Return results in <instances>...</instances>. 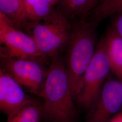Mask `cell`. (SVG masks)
<instances>
[{
  "instance_id": "obj_1",
  "label": "cell",
  "mask_w": 122,
  "mask_h": 122,
  "mask_svg": "<svg viewBox=\"0 0 122 122\" xmlns=\"http://www.w3.org/2000/svg\"><path fill=\"white\" fill-rule=\"evenodd\" d=\"M43 99V120L46 122H76L78 112L70 86L65 59L52 58L40 96Z\"/></svg>"
},
{
  "instance_id": "obj_2",
  "label": "cell",
  "mask_w": 122,
  "mask_h": 122,
  "mask_svg": "<svg viewBox=\"0 0 122 122\" xmlns=\"http://www.w3.org/2000/svg\"><path fill=\"white\" fill-rule=\"evenodd\" d=\"M97 26L86 16L79 18L73 23L64 59L75 100L80 92L83 76L96 51Z\"/></svg>"
},
{
  "instance_id": "obj_3",
  "label": "cell",
  "mask_w": 122,
  "mask_h": 122,
  "mask_svg": "<svg viewBox=\"0 0 122 122\" xmlns=\"http://www.w3.org/2000/svg\"><path fill=\"white\" fill-rule=\"evenodd\" d=\"M70 19L61 10L53 9L44 20L29 22L25 30L41 52L52 60L66 50L73 25Z\"/></svg>"
},
{
  "instance_id": "obj_4",
  "label": "cell",
  "mask_w": 122,
  "mask_h": 122,
  "mask_svg": "<svg viewBox=\"0 0 122 122\" xmlns=\"http://www.w3.org/2000/svg\"><path fill=\"white\" fill-rule=\"evenodd\" d=\"M111 71L103 37L97 44L92 61L83 76L82 86L75 101L83 109L90 110L96 102Z\"/></svg>"
},
{
  "instance_id": "obj_5",
  "label": "cell",
  "mask_w": 122,
  "mask_h": 122,
  "mask_svg": "<svg viewBox=\"0 0 122 122\" xmlns=\"http://www.w3.org/2000/svg\"><path fill=\"white\" fill-rule=\"evenodd\" d=\"M0 54L14 58L33 60L49 66L51 59L39 50L33 38L16 28L0 13Z\"/></svg>"
},
{
  "instance_id": "obj_6",
  "label": "cell",
  "mask_w": 122,
  "mask_h": 122,
  "mask_svg": "<svg viewBox=\"0 0 122 122\" xmlns=\"http://www.w3.org/2000/svg\"><path fill=\"white\" fill-rule=\"evenodd\" d=\"M0 56V68L10 74L26 92L40 97L48 75L47 65L39 61Z\"/></svg>"
},
{
  "instance_id": "obj_7",
  "label": "cell",
  "mask_w": 122,
  "mask_h": 122,
  "mask_svg": "<svg viewBox=\"0 0 122 122\" xmlns=\"http://www.w3.org/2000/svg\"><path fill=\"white\" fill-rule=\"evenodd\" d=\"M122 107V82L109 74L96 102L90 109L86 122H109Z\"/></svg>"
},
{
  "instance_id": "obj_8",
  "label": "cell",
  "mask_w": 122,
  "mask_h": 122,
  "mask_svg": "<svg viewBox=\"0 0 122 122\" xmlns=\"http://www.w3.org/2000/svg\"><path fill=\"white\" fill-rule=\"evenodd\" d=\"M25 89L5 71L0 69V110L7 118L31 99Z\"/></svg>"
},
{
  "instance_id": "obj_9",
  "label": "cell",
  "mask_w": 122,
  "mask_h": 122,
  "mask_svg": "<svg viewBox=\"0 0 122 122\" xmlns=\"http://www.w3.org/2000/svg\"><path fill=\"white\" fill-rule=\"evenodd\" d=\"M105 38L106 49L112 73L122 81V39L110 26Z\"/></svg>"
},
{
  "instance_id": "obj_10",
  "label": "cell",
  "mask_w": 122,
  "mask_h": 122,
  "mask_svg": "<svg viewBox=\"0 0 122 122\" xmlns=\"http://www.w3.org/2000/svg\"><path fill=\"white\" fill-rule=\"evenodd\" d=\"M0 13L21 30H26L28 25L23 0H0Z\"/></svg>"
},
{
  "instance_id": "obj_11",
  "label": "cell",
  "mask_w": 122,
  "mask_h": 122,
  "mask_svg": "<svg viewBox=\"0 0 122 122\" xmlns=\"http://www.w3.org/2000/svg\"><path fill=\"white\" fill-rule=\"evenodd\" d=\"M42 120L43 104L32 98L7 118L6 122H41Z\"/></svg>"
},
{
  "instance_id": "obj_12",
  "label": "cell",
  "mask_w": 122,
  "mask_h": 122,
  "mask_svg": "<svg viewBox=\"0 0 122 122\" xmlns=\"http://www.w3.org/2000/svg\"><path fill=\"white\" fill-rule=\"evenodd\" d=\"M122 11V0H103L87 15L97 26L103 20Z\"/></svg>"
},
{
  "instance_id": "obj_13",
  "label": "cell",
  "mask_w": 122,
  "mask_h": 122,
  "mask_svg": "<svg viewBox=\"0 0 122 122\" xmlns=\"http://www.w3.org/2000/svg\"><path fill=\"white\" fill-rule=\"evenodd\" d=\"M23 3L28 22L42 20L53 10V6L46 0H23Z\"/></svg>"
},
{
  "instance_id": "obj_14",
  "label": "cell",
  "mask_w": 122,
  "mask_h": 122,
  "mask_svg": "<svg viewBox=\"0 0 122 122\" xmlns=\"http://www.w3.org/2000/svg\"><path fill=\"white\" fill-rule=\"evenodd\" d=\"M90 0H60L61 10L70 19L82 17L89 13Z\"/></svg>"
},
{
  "instance_id": "obj_15",
  "label": "cell",
  "mask_w": 122,
  "mask_h": 122,
  "mask_svg": "<svg viewBox=\"0 0 122 122\" xmlns=\"http://www.w3.org/2000/svg\"><path fill=\"white\" fill-rule=\"evenodd\" d=\"M110 26L112 27L122 39V11L112 16Z\"/></svg>"
},
{
  "instance_id": "obj_16",
  "label": "cell",
  "mask_w": 122,
  "mask_h": 122,
  "mask_svg": "<svg viewBox=\"0 0 122 122\" xmlns=\"http://www.w3.org/2000/svg\"><path fill=\"white\" fill-rule=\"evenodd\" d=\"M102 0H90L89 5V13L91 12L98 5L100 4Z\"/></svg>"
},
{
  "instance_id": "obj_17",
  "label": "cell",
  "mask_w": 122,
  "mask_h": 122,
  "mask_svg": "<svg viewBox=\"0 0 122 122\" xmlns=\"http://www.w3.org/2000/svg\"><path fill=\"white\" fill-rule=\"evenodd\" d=\"M109 122H122V113H119L114 116Z\"/></svg>"
},
{
  "instance_id": "obj_18",
  "label": "cell",
  "mask_w": 122,
  "mask_h": 122,
  "mask_svg": "<svg viewBox=\"0 0 122 122\" xmlns=\"http://www.w3.org/2000/svg\"><path fill=\"white\" fill-rule=\"evenodd\" d=\"M47 0L53 6H54V5L57 4H59L60 0Z\"/></svg>"
},
{
  "instance_id": "obj_19",
  "label": "cell",
  "mask_w": 122,
  "mask_h": 122,
  "mask_svg": "<svg viewBox=\"0 0 122 122\" xmlns=\"http://www.w3.org/2000/svg\"></svg>"
}]
</instances>
